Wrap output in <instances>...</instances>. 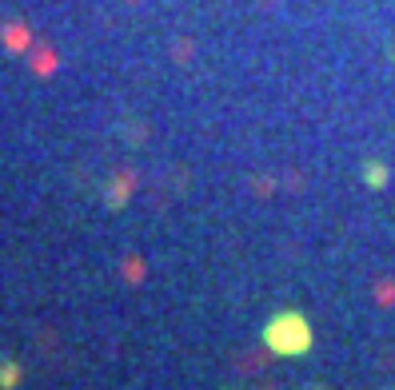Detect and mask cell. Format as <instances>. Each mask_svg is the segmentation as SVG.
Returning a JSON list of instances; mask_svg holds the SVG:
<instances>
[{"label": "cell", "instance_id": "cell-1", "mask_svg": "<svg viewBox=\"0 0 395 390\" xmlns=\"http://www.w3.org/2000/svg\"><path fill=\"white\" fill-rule=\"evenodd\" d=\"M263 342H268V350L284 354V359H300V354L312 350V327H307L304 315L280 310V315L263 327Z\"/></svg>", "mask_w": 395, "mask_h": 390}, {"label": "cell", "instance_id": "cell-2", "mask_svg": "<svg viewBox=\"0 0 395 390\" xmlns=\"http://www.w3.org/2000/svg\"><path fill=\"white\" fill-rule=\"evenodd\" d=\"M387 180H391V171H387L384 160H367L364 163V183L367 188H387Z\"/></svg>", "mask_w": 395, "mask_h": 390}, {"label": "cell", "instance_id": "cell-3", "mask_svg": "<svg viewBox=\"0 0 395 390\" xmlns=\"http://www.w3.org/2000/svg\"><path fill=\"white\" fill-rule=\"evenodd\" d=\"M16 379H21V367H16V362H0V386L12 390V386H16Z\"/></svg>", "mask_w": 395, "mask_h": 390}, {"label": "cell", "instance_id": "cell-4", "mask_svg": "<svg viewBox=\"0 0 395 390\" xmlns=\"http://www.w3.org/2000/svg\"><path fill=\"white\" fill-rule=\"evenodd\" d=\"M395 299V287L391 283H379V303H391Z\"/></svg>", "mask_w": 395, "mask_h": 390}]
</instances>
